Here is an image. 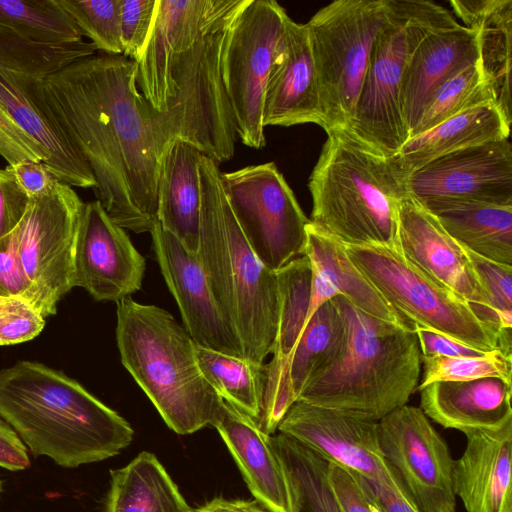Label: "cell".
Returning a JSON list of instances; mask_svg holds the SVG:
<instances>
[{"label": "cell", "instance_id": "1", "mask_svg": "<svg viewBox=\"0 0 512 512\" xmlns=\"http://www.w3.org/2000/svg\"><path fill=\"white\" fill-rule=\"evenodd\" d=\"M135 61L103 52L44 79L59 125L90 166L108 216L135 233L157 223V187L165 151L151 106L136 85Z\"/></svg>", "mask_w": 512, "mask_h": 512}, {"label": "cell", "instance_id": "2", "mask_svg": "<svg viewBox=\"0 0 512 512\" xmlns=\"http://www.w3.org/2000/svg\"><path fill=\"white\" fill-rule=\"evenodd\" d=\"M0 418L33 456L64 468L113 457L134 435L123 417L76 380L31 361L0 370Z\"/></svg>", "mask_w": 512, "mask_h": 512}, {"label": "cell", "instance_id": "3", "mask_svg": "<svg viewBox=\"0 0 512 512\" xmlns=\"http://www.w3.org/2000/svg\"><path fill=\"white\" fill-rule=\"evenodd\" d=\"M333 298L345 319L343 344L297 401L379 421L417 390L422 359L416 333L365 314L343 296Z\"/></svg>", "mask_w": 512, "mask_h": 512}, {"label": "cell", "instance_id": "4", "mask_svg": "<svg viewBox=\"0 0 512 512\" xmlns=\"http://www.w3.org/2000/svg\"><path fill=\"white\" fill-rule=\"evenodd\" d=\"M221 174L218 164L202 154L197 254L244 358L263 364L271 354L277 331V272L266 268L247 242L223 189Z\"/></svg>", "mask_w": 512, "mask_h": 512}, {"label": "cell", "instance_id": "5", "mask_svg": "<svg viewBox=\"0 0 512 512\" xmlns=\"http://www.w3.org/2000/svg\"><path fill=\"white\" fill-rule=\"evenodd\" d=\"M116 304L121 362L166 425L180 435L213 425L223 399L203 376L184 326L167 310L131 297Z\"/></svg>", "mask_w": 512, "mask_h": 512}, {"label": "cell", "instance_id": "6", "mask_svg": "<svg viewBox=\"0 0 512 512\" xmlns=\"http://www.w3.org/2000/svg\"><path fill=\"white\" fill-rule=\"evenodd\" d=\"M310 175V221L339 241L395 245L397 209L406 196L389 157L347 128L327 131Z\"/></svg>", "mask_w": 512, "mask_h": 512}, {"label": "cell", "instance_id": "7", "mask_svg": "<svg viewBox=\"0 0 512 512\" xmlns=\"http://www.w3.org/2000/svg\"><path fill=\"white\" fill-rule=\"evenodd\" d=\"M446 8L423 0H386L354 116L346 127L387 157L409 135L401 104L402 80L419 43L432 31L458 25Z\"/></svg>", "mask_w": 512, "mask_h": 512}, {"label": "cell", "instance_id": "8", "mask_svg": "<svg viewBox=\"0 0 512 512\" xmlns=\"http://www.w3.org/2000/svg\"><path fill=\"white\" fill-rule=\"evenodd\" d=\"M236 14L171 57L166 102L159 111L151 107L165 147L180 139L217 164L232 158L237 137L221 72L224 41Z\"/></svg>", "mask_w": 512, "mask_h": 512}, {"label": "cell", "instance_id": "9", "mask_svg": "<svg viewBox=\"0 0 512 512\" xmlns=\"http://www.w3.org/2000/svg\"><path fill=\"white\" fill-rule=\"evenodd\" d=\"M385 14L386 0H337L305 24L326 132L350 124Z\"/></svg>", "mask_w": 512, "mask_h": 512}, {"label": "cell", "instance_id": "10", "mask_svg": "<svg viewBox=\"0 0 512 512\" xmlns=\"http://www.w3.org/2000/svg\"><path fill=\"white\" fill-rule=\"evenodd\" d=\"M343 246L352 263L414 326L481 351L501 350L499 332L478 318L463 298L410 262L397 246Z\"/></svg>", "mask_w": 512, "mask_h": 512}, {"label": "cell", "instance_id": "11", "mask_svg": "<svg viewBox=\"0 0 512 512\" xmlns=\"http://www.w3.org/2000/svg\"><path fill=\"white\" fill-rule=\"evenodd\" d=\"M288 17L274 0H247L224 41L221 72L237 136L254 149L266 143L262 119L265 88Z\"/></svg>", "mask_w": 512, "mask_h": 512}, {"label": "cell", "instance_id": "12", "mask_svg": "<svg viewBox=\"0 0 512 512\" xmlns=\"http://www.w3.org/2000/svg\"><path fill=\"white\" fill-rule=\"evenodd\" d=\"M0 155L15 165L44 163L71 187L95 188L94 174L49 106L44 79L0 67Z\"/></svg>", "mask_w": 512, "mask_h": 512}, {"label": "cell", "instance_id": "13", "mask_svg": "<svg viewBox=\"0 0 512 512\" xmlns=\"http://www.w3.org/2000/svg\"><path fill=\"white\" fill-rule=\"evenodd\" d=\"M232 212L260 262L277 272L304 256L310 219L273 162L221 174Z\"/></svg>", "mask_w": 512, "mask_h": 512}, {"label": "cell", "instance_id": "14", "mask_svg": "<svg viewBox=\"0 0 512 512\" xmlns=\"http://www.w3.org/2000/svg\"><path fill=\"white\" fill-rule=\"evenodd\" d=\"M84 202L75 190L58 181L51 191L30 199L12 242L30 281L35 308L56 313L57 303L74 284V259Z\"/></svg>", "mask_w": 512, "mask_h": 512}, {"label": "cell", "instance_id": "15", "mask_svg": "<svg viewBox=\"0 0 512 512\" xmlns=\"http://www.w3.org/2000/svg\"><path fill=\"white\" fill-rule=\"evenodd\" d=\"M383 457L419 512H456L449 447L419 407L401 406L378 421Z\"/></svg>", "mask_w": 512, "mask_h": 512}, {"label": "cell", "instance_id": "16", "mask_svg": "<svg viewBox=\"0 0 512 512\" xmlns=\"http://www.w3.org/2000/svg\"><path fill=\"white\" fill-rule=\"evenodd\" d=\"M406 195L422 204L456 200L512 206L509 138L443 155L403 179Z\"/></svg>", "mask_w": 512, "mask_h": 512}, {"label": "cell", "instance_id": "17", "mask_svg": "<svg viewBox=\"0 0 512 512\" xmlns=\"http://www.w3.org/2000/svg\"><path fill=\"white\" fill-rule=\"evenodd\" d=\"M396 246L430 278L463 298L478 318L499 332L500 338L504 336L467 250L433 214L407 195L397 209Z\"/></svg>", "mask_w": 512, "mask_h": 512}, {"label": "cell", "instance_id": "18", "mask_svg": "<svg viewBox=\"0 0 512 512\" xmlns=\"http://www.w3.org/2000/svg\"><path fill=\"white\" fill-rule=\"evenodd\" d=\"M277 430L369 482L389 484L395 480L381 452L378 421L296 401Z\"/></svg>", "mask_w": 512, "mask_h": 512}, {"label": "cell", "instance_id": "19", "mask_svg": "<svg viewBox=\"0 0 512 512\" xmlns=\"http://www.w3.org/2000/svg\"><path fill=\"white\" fill-rule=\"evenodd\" d=\"M247 0H157V11L146 45L135 60L136 85L149 105L162 109L168 95L171 57L236 14Z\"/></svg>", "mask_w": 512, "mask_h": 512}, {"label": "cell", "instance_id": "20", "mask_svg": "<svg viewBox=\"0 0 512 512\" xmlns=\"http://www.w3.org/2000/svg\"><path fill=\"white\" fill-rule=\"evenodd\" d=\"M145 259L98 200L84 204L74 259V284L97 301L118 302L142 286Z\"/></svg>", "mask_w": 512, "mask_h": 512}, {"label": "cell", "instance_id": "21", "mask_svg": "<svg viewBox=\"0 0 512 512\" xmlns=\"http://www.w3.org/2000/svg\"><path fill=\"white\" fill-rule=\"evenodd\" d=\"M150 233L161 273L193 341L204 348L244 358L242 347L212 293L198 254L189 251L158 221Z\"/></svg>", "mask_w": 512, "mask_h": 512}, {"label": "cell", "instance_id": "22", "mask_svg": "<svg viewBox=\"0 0 512 512\" xmlns=\"http://www.w3.org/2000/svg\"><path fill=\"white\" fill-rule=\"evenodd\" d=\"M262 119L264 127L323 124L309 33L305 24L290 17L269 72Z\"/></svg>", "mask_w": 512, "mask_h": 512}, {"label": "cell", "instance_id": "23", "mask_svg": "<svg viewBox=\"0 0 512 512\" xmlns=\"http://www.w3.org/2000/svg\"><path fill=\"white\" fill-rule=\"evenodd\" d=\"M463 433L466 448L453 463L455 496L466 512H512V421Z\"/></svg>", "mask_w": 512, "mask_h": 512}, {"label": "cell", "instance_id": "24", "mask_svg": "<svg viewBox=\"0 0 512 512\" xmlns=\"http://www.w3.org/2000/svg\"><path fill=\"white\" fill-rule=\"evenodd\" d=\"M215 427L252 495L271 512H293L290 488L272 441L256 420L222 400Z\"/></svg>", "mask_w": 512, "mask_h": 512}, {"label": "cell", "instance_id": "25", "mask_svg": "<svg viewBox=\"0 0 512 512\" xmlns=\"http://www.w3.org/2000/svg\"><path fill=\"white\" fill-rule=\"evenodd\" d=\"M477 61L476 33L461 24L432 31L419 43L401 85L409 137L439 87Z\"/></svg>", "mask_w": 512, "mask_h": 512}, {"label": "cell", "instance_id": "26", "mask_svg": "<svg viewBox=\"0 0 512 512\" xmlns=\"http://www.w3.org/2000/svg\"><path fill=\"white\" fill-rule=\"evenodd\" d=\"M418 390L419 408L444 428L498 429L512 421L511 382L501 378L438 381Z\"/></svg>", "mask_w": 512, "mask_h": 512}, {"label": "cell", "instance_id": "27", "mask_svg": "<svg viewBox=\"0 0 512 512\" xmlns=\"http://www.w3.org/2000/svg\"><path fill=\"white\" fill-rule=\"evenodd\" d=\"M453 12L475 31L478 66L493 103L511 125L512 0H452Z\"/></svg>", "mask_w": 512, "mask_h": 512}, {"label": "cell", "instance_id": "28", "mask_svg": "<svg viewBox=\"0 0 512 512\" xmlns=\"http://www.w3.org/2000/svg\"><path fill=\"white\" fill-rule=\"evenodd\" d=\"M201 155L187 142L171 141L162 156L157 187L158 222L195 254L200 241Z\"/></svg>", "mask_w": 512, "mask_h": 512}, {"label": "cell", "instance_id": "29", "mask_svg": "<svg viewBox=\"0 0 512 512\" xmlns=\"http://www.w3.org/2000/svg\"><path fill=\"white\" fill-rule=\"evenodd\" d=\"M510 125L494 104L472 107L409 138L389 157L403 180L427 163L462 148L509 138Z\"/></svg>", "mask_w": 512, "mask_h": 512}, {"label": "cell", "instance_id": "30", "mask_svg": "<svg viewBox=\"0 0 512 512\" xmlns=\"http://www.w3.org/2000/svg\"><path fill=\"white\" fill-rule=\"evenodd\" d=\"M421 205L465 249L512 266V206L456 200H434Z\"/></svg>", "mask_w": 512, "mask_h": 512}, {"label": "cell", "instance_id": "31", "mask_svg": "<svg viewBox=\"0 0 512 512\" xmlns=\"http://www.w3.org/2000/svg\"><path fill=\"white\" fill-rule=\"evenodd\" d=\"M306 233L304 255L327 274L340 296L367 315L414 329V325L352 263L341 241L311 221Z\"/></svg>", "mask_w": 512, "mask_h": 512}, {"label": "cell", "instance_id": "32", "mask_svg": "<svg viewBox=\"0 0 512 512\" xmlns=\"http://www.w3.org/2000/svg\"><path fill=\"white\" fill-rule=\"evenodd\" d=\"M105 512H191L178 486L148 451L110 471Z\"/></svg>", "mask_w": 512, "mask_h": 512}, {"label": "cell", "instance_id": "33", "mask_svg": "<svg viewBox=\"0 0 512 512\" xmlns=\"http://www.w3.org/2000/svg\"><path fill=\"white\" fill-rule=\"evenodd\" d=\"M272 441L287 476L293 512H343L329 481V461L284 434Z\"/></svg>", "mask_w": 512, "mask_h": 512}, {"label": "cell", "instance_id": "34", "mask_svg": "<svg viewBox=\"0 0 512 512\" xmlns=\"http://www.w3.org/2000/svg\"><path fill=\"white\" fill-rule=\"evenodd\" d=\"M199 368L216 393L254 420L259 419L266 384V365L204 348L195 343Z\"/></svg>", "mask_w": 512, "mask_h": 512}, {"label": "cell", "instance_id": "35", "mask_svg": "<svg viewBox=\"0 0 512 512\" xmlns=\"http://www.w3.org/2000/svg\"><path fill=\"white\" fill-rule=\"evenodd\" d=\"M96 51L93 43L84 40L58 44L35 42L0 24V67L24 76L45 79Z\"/></svg>", "mask_w": 512, "mask_h": 512}, {"label": "cell", "instance_id": "36", "mask_svg": "<svg viewBox=\"0 0 512 512\" xmlns=\"http://www.w3.org/2000/svg\"><path fill=\"white\" fill-rule=\"evenodd\" d=\"M0 24L35 42L83 41L80 29L58 0H0Z\"/></svg>", "mask_w": 512, "mask_h": 512}, {"label": "cell", "instance_id": "37", "mask_svg": "<svg viewBox=\"0 0 512 512\" xmlns=\"http://www.w3.org/2000/svg\"><path fill=\"white\" fill-rule=\"evenodd\" d=\"M484 104L494 103L477 61L439 87L409 138L458 113Z\"/></svg>", "mask_w": 512, "mask_h": 512}, {"label": "cell", "instance_id": "38", "mask_svg": "<svg viewBox=\"0 0 512 512\" xmlns=\"http://www.w3.org/2000/svg\"><path fill=\"white\" fill-rule=\"evenodd\" d=\"M423 376L417 390L438 381H469L497 377L511 382L512 356L501 350L470 357H421Z\"/></svg>", "mask_w": 512, "mask_h": 512}, {"label": "cell", "instance_id": "39", "mask_svg": "<svg viewBox=\"0 0 512 512\" xmlns=\"http://www.w3.org/2000/svg\"><path fill=\"white\" fill-rule=\"evenodd\" d=\"M83 36L99 52L122 54L119 25L120 0H58Z\"/></svg>", "mask_w": 512, "mask_h": 512}, {"label": "cell", "instance_id": "40", "mask_svg": "<svg viewBox=\"0 0 512 512\" xmlns=\"http://www.w3.org/2000/svg\"><path fill=\"white\" fill-rule=\"evenodd\" d=\"M467 252L484 284L502 334L506 337H511L512 266L490 261L469 250Z\"/></svg>", "mask_w": 512, "mask_h": 512}, {"label": "cell", "instance_id": "41", "mask_svg": "<svg viewBox=\"0 0 512 512\" xmlns=\"http://www.w3.org/2000/svg\"><path fill=\"white\" fill-rule=\"evenodd\" d=\"M157 0H120L119 25L122 55L137 60L151 33Z\"/></svg>", "mask_w": 512, "mask_h": 512}, {"label": "cell", "instance_id": "42", "mask_svg": "<svg viewBox=\"0 0 512 512\" xmlns=\"http://www.w3.org/2000/svg\"><path fill=\"white\" fill-rule=\"evenodd\" d=\"M45 317L21 297L0 299V346L32 340L45 326Z\"/></svg>", "mask_w": 512, "mask_h": 512}, {"label": "cell", "instance_id": "43", "mask_svg": "<svg viewBox=\"0 0 512 512\" xmlns=\"http://www.w3.org/2000/svg\"><path fill=\"white\" fill-rule=\"evenodd\" d=\"M328 477L343 512H384L370 483L360 474L329 461Z\"/></svg>", "mask_w": 512, "mask_h": 512}, {"label": "cell", "instance_id": "44", "mask_svg": "<svg viewBox=\"0 0 512 512\" xmlns=\"http://www.w3.org/2000/svg\"><path fill=\"white\" fill-rule=\"evenodd\" d=\"M29 203L30 198L19 186L11 166L0 169V240L14 232Z\"/></svg>", "mask_w": 512, "mask_h": 512}, {"label": "cell", "instance_id": "45", "mask_svg": "<svg viewBox=\"0 0 512 512\" xmlns=\"http://www.w3.org/2000/svg\"><path fill=\"white\" fill-rule=\"evenodd\" d=\"M9 297L24 298L33 305L35 302L32 285L13 247L12 234L8 247L0 250V299Z\"/></svg>", "mask_w": 512, "mask_h": 512}, {"label": "cell", "instance_id": "46", "mask_svg": "<svg viewBox=\"0 0 512 512\" xmlns=\"http://www.w3.org/2000/svg\"><path fill=\"white\" fill-rule=\"evenodd\" d=\"M421 357H470L481 356L485 351L470 347L442 333L414 326ZM488 352V351H487Z\"/></svg>", "mask_w": 512, "mask_h": 512}, {"label": "cell", "instance_id": "47", "mask_svg": "<svg viewBox=\"0 0 512 512\" xmlns=\"http://www.w3.org/2000/svg\"><path fill=\"white\" fill-rule=\"evenodd\" d=\"M11 169L19 186L30 199L45 195L59 181L42 162L22 161L12 165Z\"/></svg>", "mask_w": 512, "mask_h": 512}, {"label": "cell", "instance_id": "48", "mask_svg": "<svg viewBox=\"0 0 512 512\" xmlns=\"http://www.w3.org/2000/svg\"><path fill=\"white\" fill-rule=\"evenodd\" d=\"M30 466L28 450L13 428L0 418V467L10 471Z\"/></svg>", "mask_w": 512, "mask_h": 512}, {"label": "cell", "instance_id": "49", "mask_svg": "<svg viewBox=\"0 0 512 512\" xmlns=\"http://www.w3.org/2000/svg\"><path fill=\"white\" fill-rule=\"evenodd\" d=\"M369 483L385 512H419L397 478L390 484Z\"/></svg>", "mask_w": 512, "mask_h": 512}, {"label": "cell", "instance_id": "50", "mask_svg": "<svg viewBox=\"0 0 512 512\" xmlns=\"http://www.w3.org/2000/svg\"><path fill=\"white\" fill-rule=\"evenodd\" d=\"M191 512H271L257 500H229L216 497L205 504L192 508Z\"/></svg>", "mask_w": 512, "mask_h": 512}, {"label": "cell", "instance_id": "51", "mask_svg": "<svg viewBox=\"0 0 512 512\" xmlns=\"http://www.w3.org/2000/svg\"><path fill=\"white\" fill-rule=\"evenodd\" d=\"M2 492H3V482L0 479V497H1Z\"/></svg>", "mask_w": 512, "mask_h": 512}, {"label": "cell", "instance_id": "52", "mask_svg": "<svg viewBox=\"0 0 512 512\" xmlns=\"http://www.w3.org/2000/svg\"><path fill=\"white\" fill-rule=\"evenodd\" d=\"M385 512V511H384Z\"/></svg>", "mask_w": 512, "mask_h": 512}]
</instances>
